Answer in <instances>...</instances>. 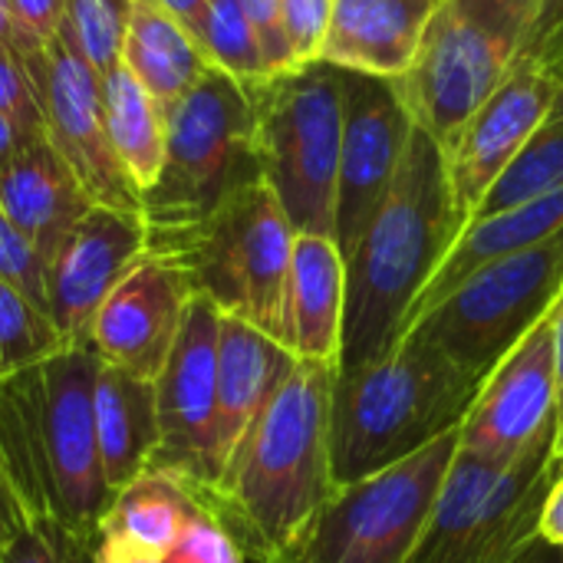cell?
<instances>
[{
	"label": "cell",
	"instance_id": "6da1fadb",
	"mask_svg": "<svg viewBox=\"0 0 563 563\" xmlns=\"http://www.w3.org/2000/svg\"><path fill=\"white\" fill-rule=\"evenodd\" d=\"M442 145L412 129L406 158L346 257V310L336 373L389 356L412 320V310L442 267L462 231Z\"/></svg>",
	"mask_w": 563,
	"mask_h": 563
},
{
	"label": "cell",
	"instance_id": "7a4b0ae2",
	"mask_svg": "<svg viewBox=\"0 0 563 563\" xmlns=\"http://www.w3.org/2000/svg\"><path fill=\"white\" fill-rule=\"evenodd\" d=\"M333 363L300 360L247 429L201 511L254 563L280 554L333 495Z\"/></svg>",
	"mask_w": 563,
	"mask_h": 563
},
{
	"label": "cell",
	"instance_id": "3957f363",
	"mask_svg": "<svg viewBox=\"0 0 563 563\" xmlns=\"http://www.w3.org/2000/svg\"><path fill=\"white\" fill-rule=\"evenodd\" d=\"M96 350L76 343L0 383V445L26 518H53L79 541H96L112 501L96 442Z\"/></svg>",
	"mask_w": 563,
	"mask_h": 563
},
{
	"label": "cell",
	"instance_id": "277c9868",
	"mask_svg": "<svg viewBox=\"0 0 563 563\" xmlns=\"http://www.w3.org/2000/svg\"><path fill=\"white\" fill-rule=\"evenodd\" d=\"M478 386L475 376L416 333H406L389 356L336 373L330 399L333 482L350 485L393 468L455 432Z\"/></svg>",
	"mask_w": 563,
	"mask_h": 563
},
{
	"label": "cell",
	"instance_id": "5b68a950",
	"mask_svg": "<svg viewBox=\"0 0 563 563\" xmlns=\"http://www.w3.org/2000/svg\"><path fill=\"white\" fill-rule=\"evenodd\" d=\"M254 106V158L297 234L336 241L343 69L313 59L244 86Z\"/></svg>",
	"mask_w": 563,
	"mask_h": 563
},
{
	"label": "cell",
	"instance_id": "8992f818",
	"mask_svg": "<svg viewBox=\"0 0 563 563\" xmlns=\"http://www.w3.org/2000/svg\"><path fill=\"white\" fill-rule=\"evenodd\" d=\"M297 231L264 178L234 188L201 224L148 244L172 257L221 313L280 336ZM280 343V340H277Z\"/></svg>",
	"mask_w": 563,
	"mask_h": 563
},
{
	"label": "cell",
	"instance_id": "52a82bcc",
	"mask_svg": "<svg viewBox=\"0 0 563 563\" xmlns=\"http://www.w3.org/2000/svg\"><path fill=\"white\" fill-rule=\"evenodd\" d=\"M261 178L251 92L221 69L165 109V165L142 195L148 244L201 224L234 188Z\"/></svg>",
	"mask_w": 563,
	"mask_h": 563
},
{
	"label": "cell",
	"instance_id": "ba28073f",
	"mask_svg": "<svg viewBox=\"0 0 563 563\" xmlns=\"http://www.w3.org/2000/svg\"><path fill=\"white\" fill-rule=\"evenodd\" d=\"M558 422L518 459L492 462L455 452L432 518L406 563H515L538 538L541 511L561 462Z\"/></svg>",
	"mask_w": 563,
	"mask_h": 563
},
{
	"label": "cell",
	"instance_id": "9c48e42d",
	"mask_svg": "<svg viewBox=\"0 0 563 563\" xmlns=\"http://www.w3.org/2000/svg\"><path fill=\"white\" fill-rule=\"evenodd\" d=\"M538 10L439 0L406 73L393 79L416 129L445 145L511 73Z\"/></svg>",
	"mask_w": 563,
	"mask_h": 563
},
{
	"label": "cell",
	"instance_id": "30bf717a",
	"mask_svg": "<svg viewBox=\"0 0 563 563\" xmlns=\"http://www.w3.org/2000/svg\"><path fill=\"white\" fill-rule=\"evenodd\" d=\"M459 452V429L406 462L336 485L307 528L267 563H406Z\"/></svg>",
	"mask_w": 563,
	"mask_h": 563
},
{
	"label": "cell",
	"instance_id": "8fae6325",
	"mask_svg": "<svg viewBox=\"0 0 563 563\" xmlns=\"http://www.w3.org/2000/svg\"><path fill=\"white\" fill-rule=\"evenodd\" d=\"M563 294V231L558 238L498 257L468 274L445 300L412 320L416 333L439 346L478 383Z\"/></svg>",
	"mask_w": 563,
	"mask_h": 563
},
{
	"label": "cell",
	"instance_id": "7c38bea8",
	"mask_svg": "<svg viewBox=\"0 0 563 563\" xmlns=\"http://www.w3.org/2000/svg\"><path fill=\"white\" fill-rule=\"evenodd\" d=\"M218 333L221 310L195 294L185 310L172 356L155 379L158 445L148 468L175 475L198 505L218 485Z\"/></svg>",
	"mask_w": 563,
	"mask_h": 563
},
{
	"label": "cell",
	"instance_id": "4fadbf2b",
	"mask_svg": "<svg viewBox=\"0 0 563 563\" xmlns=\"http://www.w3.org/2000/svg\"><path fill=\"white\" fill-rule=\"evenodd\" d=\"M412 119L393 79L343 69V145L336 181V247L343 261L386 198L412 139Z\"/></svg>",
	"mask_w": 563,
	"mask_h": 563
},
{
	"label": "cell",
	"instance_id": "5bb4252c",
	"mask_svg": "<svg viewBox=\"0 0 563 563\" xmlns=\"http://www.w3.org/2000/svg\"><path fill=\"white\" fill-rule=\"evenodd\" d=\"M561 76L531 56L515 59L501 86L472 112V119L442 145L452 195L472 224L492 185L521 155L531 135L548 122L558 99Z\"/></svg>",
	"mask_w": 563,
	"mask_h": 563
},
{
	"label": "cell",
	"instance_id": "9a60e30c",
	"mask_svg": "<svg viewBox=\"0 0 563 563\" xmlns=\"http://www.w3.org/2000/svg\"><path fill=\"white\" fill-rule=\"evenodd\" d=\"M554 422L558 353L551 307L482 379L478 396L459 426V449L478 459L511 462Z\"/></svg>",
	"mask_w": 563,
	"mask_h": 563
},
{
	"label": "cell",
	"instance_id": "2e32d148",
	"mask_svg": "<svg viewBox=\"0 0 563 563\" xmlns=\"http://www.w3.org/2000/svg\"><path fill=\"white\" fill-rule=\"evenodd\" d=\"M148 254L139 211L92 205L46 261V313L63 346L89 343V327L106 297Z\"/></svg>",
	"mask_w": 563,
	"mask_h": 563
},
{
	"label": "cell",
	"instance_id": "e0dca14e",
	"mask_svg": "<svg viewBox=\"0 0 563 563\" xmlns=\"http://www.w3.org/2000/svg\"><path fill=\"white\" fill-rule=\"evenodd\" d=\"M43 109L49 142L66 158L79 185L89 191L92 205L142 214V195L119 165L109 142L102 82L59 33L46 43Z\"/></svg>",
	"mask_w": 563,
	"mask_h": 563
},
{
	"label": "cell",
	"instance_id": "ac0fdd59",
	"mask_svg": "<svg viewBox=\"0 0 563 563\" xmlns=\"http://www.w3.org/2000/svg\"><path fill=\"white\" fill-rule=\"evenodd\" d=\"M191 297L188 274L172 257L148 251L99 307L89 346L102 363L155 383L172 356Z\"/></svg>",
	"mask_w": 563,
	"mask_h": 563
},
{
	"label": "cell",
	"instance_id": "d6986e66",
	"mask_svg": "<svg viewBox=\"0 0 563 563\" xmlns=\"http://www.w3.org/2000/svg\"><path fill=\"white\" fill-rule=\"evenodd\" d=\"M300 360L271 333L247 320L221 313L218 333V419H214V462L218 482L234 449L287 383Z\"/></svg>",
	"mask_w": 563,
	"mask_h": 563
},
{
	"label": "cell",
	"instance_id": "ffe728a7",
	"mask_svg": "<svg viewBox=\"0 0 563 563\" xmlns=\"http://www.w3.org/2000/svg\"><path fill=\"white\" fill-rule=\"evenodd\" d=\"M89 208V191L79 185L46 132L33 135L0 168V211L43 257V264Z\"/></svg>",
	"mask_w": 563,
	"mask_h": 563
},
{
	"label": "cell",
	"instance_id": "44dd1931",
	"mask_svg": "<svg viewBox=\"0 0 563 563\" xmlns=\"http://www.w3.org/2000/svg\"><path fill=\"white\" fill-rule=\"evenodd\" d=\"M346 310V261L333 238L297 234L284 294L280 343L310 363H340Z\"/></svg>",
	"mask_w": 563,
	"mask_h": 563
},
{
	"label": "cell",
	"instance_id": "7402d4cb",
	"mask_svg": "<svg viewBox=\"0 0 563 563\" xmlns=\"http://www.w3.org/2000/svg\"><path fill=\"white\" fill-rule=\"evenodd\" d=\"M439 0H333L320 59L379 79H399L412 63Z\"/></svg>",
	"mask_w": 563,
	"mask_h": 563
},
{
	"label": "cell",
	"instance_id": "603a6c76",
	"mask_svg": "<svg viewBox=\"0 0 563 563\" xmlns=\"http://www.w3.org/2000/svg\"><path fill=\"white\" fill-rule=\"evenodd\" d=\"M92 412L102 478L115 495L152 465L158 445L155 383L99 360L92 383Z\"/></svg>",
	"mask_w": 563,
	"mask_h": 563
},
{
	"label": "cell",
	"instance_id": "cb8c5ba5",
	"mask_svg": "<svg viewBox=\"0 0 563 563\" xmlns=\"http://www.w3.org/2000/svg\"><path fill=\"white\" fill-rule=\"evenodd\" d=\"M195 518H208L195 495L175 475L148 468L112 495L99 521L96 544L165 561Z\"/></svg>",
	"mask_w": 563,
	"mask_h": 563
},
{
	"label": "cell",
	"instance_id": "d4e9b609",
	"mask_svg": "<svg viewBox=\"0 0 563 563\" xmlns=\"http://www.w3.org/2000/svg\"><path fill=\"white\" fill-rule=\"evenodd\" d=\"M122 66L162 109L185 99L211 69L195 36L168 13L162 0H132Z\"/></svg>",
	"mask_w": 563,
	"mask_h": 563
},
{
	"label": "cell",
	"instance_id": "484cf974",
	"mask_svg": "<svg viewBox=\"0 0 563 563\" xmlns=\"http://www.w3.org/2000/svg\"><path fill=\"white\" fill-rule=\"evenodd\" d=\"M102 112L112 152L139 195H145L165 165V109L119 63L102 79Z\"/></svg>",
	"mask_w": 563,
	"mask_h": 563
},
{
	"label": "cell",
	"instance_id": "4316f807",
	"mask_svg": "<svg viewBox=\"0 0 563 563\" xmlns=\"http://www.w3.org/2000/svg\"><path fill=\"white\" fill-rule=\"evenodd\" d=\"M195 43L208 56V63L241 86L261 82L267 73L261 40L241 7V0H208L201 23L195 30Z\"/></svg>",
	"mask_w": 563,
	"mask_h": 563
},
{
	"label": "cell",
	"instance_id": "83f0119b",
	"mask_svg": "<svg viewBox=\"0 0 563 563\" xmlns=\"http://www.w3.org/2000/svg\"><path fill=\"white\" fill-rule=\"evenodd\" d=\"M563 185V125L544 122L531 142L521 148V155L501 172V178L492 185V191L485 195L482 208L475 211L472 221L478 218H492L501 211H511L538 195H548Z\"/></svg>",
	"mask_w": 563,
	"mask_h": 563
},
{
	"label": "cell",
	"instance_id": "f1b7e54d",
	"mask_svg": "<svg viewBox=\"0 0 563 563\" xmlns=\"http://www.w3.org/2000/svg\"><path fill=\"white\" fill-rule=\"evenodd\" d=\"M63 350V340L43 307L0 277V383L40 366Z\"/></svg>",
	"mask_w": 563,
	"mask_h": 563
},
{
	"label": "cell",
	"instance_id": "f546056e",
	"mask_svg": "<svg viewBox=\"0 0 563 563\" xmlns=\"http://www.w3.org/2000/svg\"><path fill=\"white\" fill-rule=\"evenodd\" d=\"M132 0H66L59 36L86 59L99 82L122 63Z\"/></svg>",
	"mask_w": 563,
	"mask_h": 563
},
{
	"label": "cell",
	"instance_id": "4dcf8cb0",
	"mask_svg": "<svg viewBox=\"0 0 563 563\" xmlns=\"http://www.w3.org/2000/svg\"><path fill=\"white\" fill-rule=\"evenodd\" d=\"M0 277L46 310V264L0 211Z\"/></svg>",
	"mask_w": 563,
	"mask_h": 563
},
{
	"label": "cell",
	"instance_id": "1f68e13d",
	"mask_svg": "<svg viewBox=\"0 0 563 563\" xmlns=\"http://www.w3.org/2000/svg\"><path fill=\"white\" fill-rule=\"evenodd\" d=\"M0 115L13 119L30 132H46V109L43 92L30 79V73L0 49Z\"/></svg>",
	"mask_w": 563,
	"mask_h": 563
},
{
	"label": "cell",
	"instance_id": "d6a6232c",
	"mask_svg": "<svg viewBox=\"0 0 563 563\" xmlns=\"http://www.w3.org/2000/svg\"><path fill=\"white\" fill-rule=\"evenodd\" d=\"M284 33L297 63L320 59V46L333 16V0H280Z\"/></svg>",
	"mask_w": 563,
	"mask_h": 563
},
{
	"label": "cell",
	"instance_id": "836d02e7",
	"mask_svg": "<svg viewBox=\"0 0 563 563\" xmlns=\"http://www.w3.org/2000/svg\"><path fill=\"white\" fill-rule=\"evenodd\" d=\"M73 534L53 518H30L0 554V563H66Z\"/></svg>",
	"mask_w": 563,
	"mask_h": 563
},
{
	"label": "cell",
	"instance_id": "e575fe53",
	"mask_svg": "<svg viewBox=\"0 0 563 563\" xmlns=\"http://www.w3.org/2000/svg\"><path fill=\"white\" fill-rule=\"evenodd\" d=\"M244 551L211 518H195L165 563H244Z\"/></svg>",
	"mask_w": 563,
	"mask_h": 563
},
{
	"label": "cell",
	"instance_id": "d590c367",
	"mask_svg": "<svg viewBox=\"0 0 563 563\" xmlns=\"http://www.w3.org/2000/svg\"><path fill=\"white\" fill-rule=\"evenodd\" d=\"M257 40H261V49H264V63H267V73H284V69H294L300 66L294 59V49L287 43V33H284V16H280V0H241Z\"/></svg>",
	"mask_w": 563,
	"mask_h": 563
},
{
	"label": "cell",
	"instance_id": "8d00e7d4",
	"mask_svg": "<svg viewBox=\"0 0 563 563\" xmlns=\"http://www.w3.org/2000/svg\"><path fill=\"white\" fill-rule=\"evenodd\" d=\"M521 56L538 59L541 66H548L551 73H558L563 79V0H544L528 40L521 46Z\"/></svg>",
	"mask_w": 563,
	"mask_h": 563
},
{
	"label": "cell",
	"instance_id": "74e56055",
	"mask_svg": "<svg viewBox=\"0 0 563 563\" xmlns=\"http://www.w3.org/2000/svg\"><path fill=\"white\" fill-rule=\"evenodd\" d=\"M10 3H13L16 26H20V33L26 40L46 46L59 33L63 13H66V0H10Z\"/></svg>",
	"mask_w": 563,
	"mask_h": 563
},
{
	"label": "cell",
	"instance_id": "f35d334b",
	"mask_svg": "<svg viewBox=\"0 0 563 563\" xmlns=\"http://www.w3.org/2000/svg\"><path fill=\"white\" fill-rule=\"evenodd\" d=\"M26 508L20 501V492H16V482H13V472H10V462L3 455V445H0V554L7 551V544L16 538V531L26 525Z\"/></svg>",
	"mask_w": 563,
	"mask_h": 563
},
{
	"label": "cell",
	"instance_id": "ab89813d",
	"mask_svg": "<svg viewBox=\"0 0 563 563\" xmlns=\"http://www.w3.org/2000/svg\"><path fill=\"white\" fill-rule=\"evenodd\" d=\"M538 538H544V541L554 544V548H563V468L561 475L554 478L551 492H548V501H544V511H541Z\"/></svg>",
	"mask_w": 563,
	"mask_h": 563
},
{
	"label": "cell",
	"instance_id": "60d3db41",
	"mask_svg": "<svg viewBox=\"0 0 563 563\" xmlns=\"http://www.w3.org/2000/svg\"><path fill=\"white\" fill-rule=\"evenodd\" d=\"M33 135H43V132H30V129H23V125H16L13 119H7V115H0V168L33 139Z\"/></svg>",
	"mask_w": 563,
	"mask_h": 563
},
{
	"label": "cell",
	"instance_id": "b9f144b4",
	"mask_svg": "<svg viewBox=\"0 0 563 563\" xmlns=\"http://www.w3.org/2000/svg\"><path fill=\"white\" fill-rule=\"evenodd\" d=\"M165 7H168V13L195 36V30H198V23H201V13H205V7H208V0H162Z\"/></svg>",
	"mask_w": 563,
	"mask_h": 563
},
{
	"label": "cell",
	"instance_id": "7bdbcfd3",
	"mask_svg": "<svg viewBox=\"0 0 563 563\" xmlns=\"http://www.w3.org/2000/svg\"><path fill=\"white\" fill-rule=\"evenodd\" d=\"M554 353H558V426H563V294L554 303Z\"/></svg>",
	"mask_w": 563,
	"mask_h": 563
},
{
	"label": "cell",
	"instance_id": "ee69618b",
	"mask_svg": "<svg viewBox=\"0 0 563 563\" xmlns=\"http://www.w3.org/2000/svg\"><path fill=\"white\" fill-rule=\"evenodd\" d=\"M515 563H563V548L548 544L544 538H534V541L528 544V551H525Z\"/></svg>",
	"mask_w": 563,
	"mask_h": 563
},
{
	"label": "cell",
	"instance_id": "f6af8a7d",
	"mask_svg": "<svg viewBox=\"0 0 563 563\" xmlns=\"http://www.w3.org/2000/svg\"><path fill=\"white\" fill-rule=\"evenodd\" d=\"M92 544H96V541H79V538H73L66 563H96V558H92Z\"/></svg>",
	"mask_w": 563,
	"mask_h": 563
},
{
	"label": "cell",
	"instance_id": "bcb514c9",
	"mask_svg": "<svg viewBox=\"0 0 563 563\" xmlns=\"http://www.w3.org/2000/svg\"><path fill=\"white\" fill-rule=\"evenodd\" d=\"M548 122H551V125H563V79H561V89H558V99H554V106H551Z\"/></svg>",
	"mask_w": 563,
	"mask_h": 563
},
{
	"label": "cell",
	"instance_id": "7dc6e473",
	"mask_svg": "<svg viewBox=\"0 0 563 563\" xmlns=\"http://www.w3.org/2000/svg\"><path fill=\"white\" fill-rule=\"evenodd\" d=\"M554 459L561 462V468H563V426H558V439H554Z\"/></svg>",
	"mask_w": 563,
	"mask_h": 563
},
{
	"label": "cell",
	"instance_id": "c3c4849f",
	"mask_svg": "<svg viewBox=\"0 0 563 563\" xmlns=\"http://www.w3.org/2000/svg\"><path fill=\"white\" fill-rule=\"evenodd\" d=\"M501 3H518V7H531V10H541L544 0H501Z\"/></svg>",
	"mask_w": 563,
	"mask_h": 563
}]
</instances>
